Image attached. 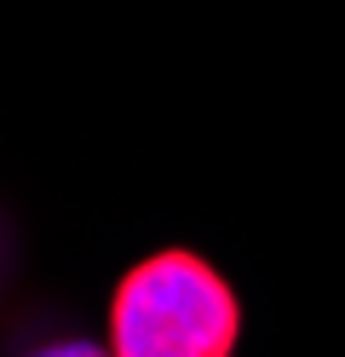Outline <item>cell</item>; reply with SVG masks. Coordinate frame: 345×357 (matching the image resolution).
Returning a JSON list of instances; mask_svg holds the SVG:
<instances>
[{
  "mask_svg": "<svg viewBox=\"0 0 345 357\" xmlns=\"http://www.w3.org/2000/svg\"><path fill=\"white\" fill-rule=\"evenodd\" d=\"M109 357H236L242 300L196 248H155L109 288Z\"/></svg>",
  "mask_w": 345,
  "mask_h": 357,
  "instance_id": "1",
  "label": "cell"
},
{
  "mask_svg": "<svg viewBox=\"0 0 345 357\" xmlns=\"http://www.w3.org/2000/svg\"><path fill=\"white\" fill-rule=\"evenodd\" d=\"M29 357H109V346H98V340H81V334H63V340H46V346H35Z\"/></svg>",
  "mask_w": 345,
  "mask_h": 357,
  "instance_id": "2",
  "label": "cell"
}]
</instances>
